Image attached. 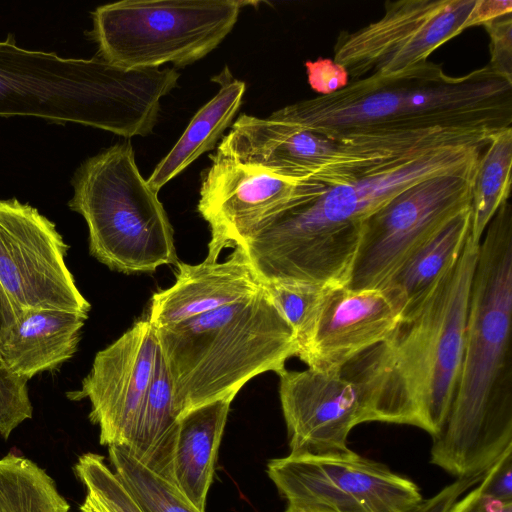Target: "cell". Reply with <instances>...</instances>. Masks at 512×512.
<instances>
[{
	"label": "cell",
	"mask_w": 512,
	"mask_h": 512,
	"mask_svg": "<svg viewBox=\"0 0 512 512\" xmlns=\"http://www.w3.org/2000/svg\"><path fill=\"white\" fill-rule=\"evenodd\" d=\"M486 146L441 145L335 185L306 178L240 244L262 282L348 286L364 221L410 187L477 166Z\"/></svg>",
	"instance_id": "obj_1"
},
{
	"label": "cell",
	"mask_w": 512,
	"mask_h": 512,
	"mask_svg": "<svg viewBox=\"0 0 512 512\" xmlns=\"http://www.w3.org/2000/svg\"><path fill=\"white\" fill-rule=\"evenodd\" d=\"M512 206L504 202L479 244L454 399L431 462L484 475L512 447Z\"/></svg>",
	"instance_id": "obj_2"
},
{
	"label": "cell",
	"mask_w": 512,
	"mask_h": 512,
	"mask_svg": "<svg viewBox=\"0 0 512 512\" xmlns=\"http://www.w3.org/2000/svg\"><path fill=\"white\" fill-rule=\"evenodd\" d=\"M479 244L469 235L453 267L379 345L342 374L362 396L366 422L442 430L459 379Z\"/></svg>",
	"instance_id": "obj_3"
},
{
	"label": "cell",
	"mask_w": 512,
	"mask_h": 512,
	"mask_svg": "<svg viewBox=\"0 0 512 512\" xmlns=\"http://www.w3.org/2000/svg\"><path fill=\"white\" fill-rule=\"evenodd\" d=\"M270 117L328 139L365 132L512 127V82L488 64L451 76L424 61L398 73L349 81L342 89L287 105Z\"/></svg>",
	"instance_id": "obj_4"
},
{
	"label": "cell",
	"mask_w": 512,
	"mask_h": 512,
	"mask_svg": "<svg viewBox=\"0 0 512 512\" xmlns=\"http://www.w3.org/2000/svg\"><path fill=\"white\" fill-rule=\"evenodd\" d=\"M171 68L126 69L0 41V116L72 122L131 138L152 133L160 100L178 85Z\"/></svg>",
	"instance_id": "obj_5"
},
{
	"label": "cell",
	"mask_w": 512,
	"mask_h": 512,
	"mask_svg": "<svg viewBox=\"0 0 512 512\" xmlns=\"http://www.w3.org/2000/svg\"><path fill=\"white\" fill-rule=\"evenodd\" d=\"M155 331L177 419L202 405L233 400L259 374L280 375L298 353L292 328L264 287L247 299Z\"/></svg>",
	"instance_id": "obj_6"
},
{
	"label": "cell",
	"mask_w": 512,
	"mask_h": 512,
	"mask_svg": "<svg viewBox=\"0 0 512 512\" xmlns=\"http://www.w3.org/2000/svg\"><path fill=\"white\" fill-rule=\"evenodd\" d=\"M68 205L85 219L89 252L111 270L151 273L177 265L167 213L141 175L130 141L84 161L75 172Z\"/></svg>",
	"instance_id": "obj_7"
},
{
	"label": "cell",
	"mask_w": 512,
	"mask_h": 512,
	"mask_svg": "<svg viewBox=\"0 0 512 512\" xmlns=\"http://www.w3.org/2000/svg\"><path fill=\"white\" fill-rule=\"evenodd\" d=\"M236 0H124L93 12L101 58L126 69L183 67L205 57L231 32Z\"/></svg>",
	"instance_id": "obj_8"
},
{
	"label": "cell",
	"mask_w": 512,
	"mask_h": 512,
	"mask_svg": "<svg viewBox=\"0 0 512 512\" xmlns=\"http://www.w3.org/2000/svg\"><path fill=\"white\" fill-rule=\"evenodd\" d=\"M511 13L510 0L386 1L381 18L338 35L333 60L349 81L392 75L428 60L464 30Z\"/></svg>",
	"instance_id": "obj_9"
},
{
	"label": "cell",
	"mask_w": 512,
	"mask_h": 512,
	"mask_svg": "<svg viewBox=\"0 0 512 512\" xmlns=\"http://www.w3.org/2000/svg\"><path fill=\"white\" fill-rule=\"evenodd\" d=\"M476 167L426 179L368 217L348 287L386 286L421 246L470 207Z\"/></svg>",
	"instance_id": "obj_10"
},
{
	"label": "cell",
	"mask_w": 512,
	"mask_h": 512,
	"mask_svg": "<svg viewBox=\"0 0 512 512\" xmlns=\"http://www.w3.org/2000/svg\"><path fill=\"white\" fill-rule=\"evenodd\" d=\"M267 474L286 500V512H411L418 486L354 451L343 455L275 458Z\"/></svg>",
	"instance_id": "obj_11"
},
{
	"label": "cell",
	"mask_w": 512,
	"mask_h": 512,
	"mask_svg": "<svg viewBox=\"0 0 512 512\" xmlns=\"http://www.w3.org/2000/svg\"><path fill=\"white\" fill-rule=\"evenodd\" d=\"M69 246L55 224L17 199L0 200V283L16 314L58 309L88 315L65 256Z\"/></svg>",
	"instance_id": "obj_12"
},
{
	"label": "cell",
	"mask_w": 512,
	"mask_h": 512,
	"mask_svg": "<svg viewBox=\"0 0 512 512\" xmlns=\"http://www.w3.org/2000/svg\"><path fill=\"white\" fill-rule=\"evenodd\" d=\"M159 352L155 328L144 317L97 352L81 387L68 399H88L89 419L99 426L102 445H127L152 381Z\"/></svg>",
	"instance_id": "obj_13"
},
{
	"label": "cell",
	"mask_w": 512,
	"mask_h": 512,
	"mask_svg": "<svg viewBox=\"0 0 512 512\" xmlns=\"http://www.w3.org/2000/svg\"><path fill=\"white\" fill-rule=\"evenodd\" d=\"M405 309L403 294L391 285L367 289L331 286L297 357L308 368L342 373L351 361L392 334Z\"/></svg>",
	"instance_id": "obj_14"
},
{
	"label": "cell",
	"mask_w": 512,
	"mask_h": 512,
	"mask_svg": "<svg viewBox=\"0 0 512 512\" xmlns=\"http://www.w3.org/2000/svg\"><path fill=\"white\" fill-rule=\"evenodd\" d=\"M280 378L279 396L290 454L343 455L352 452L351 430L366 422L357 385L342 373L312 368L288 371Z\"/></svg>",
	"instance_id": "obj_15"
},
{
	"label": "cell",
	"mask_w": 512,
	"mask_h": 512,
	"mask_svg": "<svg viewBox=\"0 0 512 512\" xmlns=\"http://www.w3.org/2000/svg\"><path fill=\"white\" fill-rule=\"evenodd\" d=\"M209 158L198 211L211 235L205 260L216 262L224 249L237 246L251 227L284 203L296 182L243 165L218 149Z\"/></svg>",
	"instance_id": "obj_16"
},
{
	"label": "cell",
	"mask_w": 512,
	"mask_h": 512,
	"mask_svg": "<svg viewBox=\"0 0 512 512\" xmlns=\"http://www.w3.org/2000/svg\"><path fill=\"white\" fill-rule=\"evenodd\" d=\"M175 283L154 293L145 316L154 328L174 325L258 293L263 282L243 247L223 262H178Z\"/></svg>",
	"instance_id": "obj_17"
},
{
	"label": "cell",
	"mask_w": 512,
	"mask_h": 512,
	"mask_svg": "<svg viewBox=\"0 0 512 512\" xmlns=\"http://www.w3.org/2000/svg\"><path fill=\"white\" fill-rule=\"evenodd\" d=\"M87 318L58 309L20 311L0 341V359L26 380L55 370L76 353Z\"/></svg>",
	"instance_id": "obj_18"
},
{
	"label": "cell",
	"mask_w": 512,
	"mask_h": 512,
	"mask_svg": "<svg viewBox=\"0 0 512 512\" xmlns=\"http://www.w3.org/2000/svg\"><path fill=\"white\" fill-rule=\"evenodd\" d=\"M232 400L197 407L178 420L173 455V482L200 512H205L208 490Z\"/></svg>",
	"instance_id": "obj_19"
},
{
	"label": "cell",
	"mask_w": 512,
	"mask_h": 512,
	"mask_svg": "<svg viewBox=\"0 0 512 512\" xmlns=\"http://www.w3.org/2000/svg\"><path fill=\"white\" fill-rule=\"evenodd\" d=\"M211 80L219 85L218 92L196 112L179 140L147 180L156 193L200 155L215 147L241 105L246 85L234 78L228 66Z\"/></svg>",
	"instance_id": "obj_20"
},
{
	"label": "cell",
	"mask_w": 512,
	"mask_h": 512,
	"mask_svg": "<svg viewBox=\"0 0 512 512\" xmlns=\"http://www.w3.org/2000/svg\"><path fill=\"white\" fill-rule=\"evenodd\" d=\"M178 422L173 410L170 375L159 349L152 381L141 405L133 434L124 446L152 472L171 482Z\"/></svg>",
	"instance_id": "obj_21"
},
{
	"label": "cell",
	"mask_w": 512,
	"mask_h": 512,
	"mask_svg": "<svg viewBox=\"0 0 512 512\" xmlns=\"http://www.w3.org/2000/svg\"><path fill=\"white\" fill-rule=\"evenodd\" d=\"M470 230L471 208L468 207L421 246L387 284L403 294L406 301L404 317L424 301L457 262Z\"/></svg>",
	"instance_id": "obj_22"
},
{
	"label": "cell",
	"mask_w": 512,
	"mask_h": 512,
	"mask_svg": "<svg viewBox=\"0 0 512 512\" xmlns=\"http://www.w3.org/2000/svg\"><path fill=\"white\" fill-rule=\"evenodd\" d=\"M512 169V127L495 133L478 160L471 185V239L481 238L499 207L509 199Z\"/></svg>",
	"instance_id": "obj_23"
},
{
	"label": "cell",
	"mask_w": 512,
	"mask_h": 512,
	"mask_svg": "<svg viewBox=\"0 0 512 512\" xmlns=\"http://www.w3.org/2000/svg\"><path fill=\"white\" fill-rule=\"evenodd\" d=\"M54 480L31 460L9 453L0 459V512H69Z\"/></svg>",
	"instance_id": "obj_24"
},
{
	"label": "cell",
	"mask_w": 512,
	"mask_h": 512,
	"mask_svg": "<svg viewBox=\"0 0 512 512\" xmlns=\"http://www.w3.org/2000/svg\"><path fill=\"white\" fill-rule=\"evenodd\" d=\"M114 473L143 512H200L166 478L152 472L124 445L108 446Z\"/></svg>",
	"instance_id": "obj_25"
},
{
	"label": "cell",
	"mask_w": 512,
	"mask_h": 512,
	"mask_svg": "<svg viewBox=\"0 0 512 512\" xmlns=\"http://www.w3.org/2000/svg\"><path fill=\"white\" fill-rule=\"evenodd\" d=\"M263 287L292 328L299 352L310 337L323 298L331 286L301 281H268L263 282Z\"/></svg>",
	"instance_id": "obj_26"
},
{
	"label": "cell",
	"mask_w": 512,
	"mask_h": 512,
	"mask_svg": "<svg viewBox=\"0 0 512 512\" xmlns=\"http://www.w3.org/2000/svg\"><path fill=\"white\" fill-rule=\"evenodd\" d=\"M75 474L91 496L110 512H143L129 491L95 453H85L74 466Z\"/></svg>",
	"instance_id": "obj_27"
},
{
	"label": "cell",
	"mask_w": 512,
	"mask_h": 512,
	"mask_svg": "<svg viewBox=\"0 0 512 512\" xmlns=\"http://www.w3.org/2000/svg\"><path fill=\"white\" fill-rule=\"evenodd\" d=\"M27 382L0 359V436L4 439H8L22 422L32 418L33 406Z\"/></svg>",
	"instance_id": "obj_28"
},
{
	"label": "cell",
	"mask_w": 512,
	"mask_h": 512,
	"mask_svg": "<svg viewBox=\"0 0 512 512\" xmlns=\"http://www.w3.org/2000/svg\"><path fill=\"white\" fill-rule=\"evenodd\" d=\"M483 26L490 38L488 65L512 82V13L491 20Z\"/></svg>",
	"instance_id": "obj_29"
},
{
	"label": "cell",
	"mask_w": 512,
	"mask_h": 512,
	"mask_svg": "<svg viewBox=\"0 0 512 512\" xmlns=\"http://www.w3.org/2000/svg\"><path fill=\"white\" fill-rule=\"evenodd\" d=\"M308 83L320 95L336 92L349 83L346 69L330 58H318L305 62Z\"/></svg>",
	"instance_id": "obj_30"
},
{
	"label": "cell",
	"mask_w": 512,
	"mask_h": 512,
	"mask_svg": "<svg viewBox=\"0 0 512 512\" xmlns=\"http://www.w3.org/2000/svg\"><path fill=\"white\" fill-rule=\"evenodd\" d=\"M477 488L490 497L512 501V447L484 473Z\"/></svg>",
	"instance_id": "obj_31"
},
{
	"label": "cell",
	"mask_w": 512,
	"mask_h": 512,
	"mask_svg": "<svg viewBox=\"0 0 512 512\" xmlns=\"http://www.w3.org/2000/svg\"><path fill=\"white\" fill-rule=\"evenodd\" d=\"M483 475L457 478L436 495L422 500L411 512H448L457 499L469 488L481 481Z\"/></svg>",
	"instance_id": "obj_32"
},
{
	"label": "cell",
	"mask_w": 512,
	"mask_h": 512,
	"mask_svg": "<svg viewBox=\"0 0 512 512\" xmlns=\"http://www.w3.org/2000/svg\"><path fill=\"white\" fill-rule=\"evenodd\" d=\"M448 512H512V501L490 497L476 488L456 501Z\"/></svg>",
	"instance_id": "obj_33"
},
{
	"label": "cell",
	"mask_w": 512,
	"mask_h": 512,
	"mask_svg": "<svg viewBox=\"0 0 512 512\" xmlns=\"http://www.w3.org/2000/svg\"><path fill=\"white\" fill-rule=\"evenodd\" d=\"M15 319L16 311L0 283V341Z\"/></svg>",
	"instance_id": "obj_34"
},
{
	"label": "cell",
	"mask_w": 512,
	"mask_h": 512,
	"mask_svg": "<svg viewBox=\"0 0 512 512\" xmlns=\"http://www.w3.org/2000/svg\"><path fill=\"white\" fill-rule=\"evenodd\" d=\"M78 512H110L104 506H102L99 502L93 499L91 496H85V499L82 505L79 507Z\"/></svg>",
	"instance_id": "obj_35"
}]
</instances>
